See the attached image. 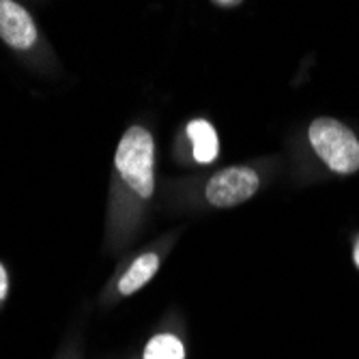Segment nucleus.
I'll list each match as a JSON object with an SVG mask.
<instances>
[{
	"mask_svg": "<svg viewBox=\"0 0 359 359\" xmlns=\"http://www.w3.org/2000/svg\"><path fill=\"white\" fill-rule=\"evenodd\" d=\"M114 164L125 183L132 187L142 198L153 196L155 179H153V164H155V142L153 136L144 127H129L125 136L118 142Z\"/></svg>",
	"mask_w": 359,
	"mask_h": 359,
	"instance_id": "1",
	"label": "nucleus"
},
{
	"mask_svg": "<svg viewBox=\"0 0 359 359\" xmlns=\"http://www.w3.org/2000/svg\"><path fill=\"white\" fill-rule=\"evenodd\" d=\"M310 142L334 172L351 175L359 170V140L340 121L316 118L310 125Z\"/></svg>",
	"mask_w": 359,
	"mask_h": 359,
	"instance_id": "2",
	"label": "nucleus"
},
{
	"mask_svg": "<svg viewBox=\"0 0 359 359\" xmlns=\"http://www.w3.org/2000/svg\"><path fill=\"white\" fill-rule=\"evenodd\" d=\"M258 189V175L245 166H233L217 172L207 183V201L213 207H235L250 201Z\"/></svg>",
	"mask_w": 359,
	"mask_h": 359,
	"instance_id": "3",
	"label": "nucleus"
},
{
	"mask_svg": "<svg viewBox=\"0 0 359 359\" xmlns=\"http://www.w3.org/2000/svg\"><path fill=\"white\" fill-rule=\"evenodd\" d=\"M0 39L15 50H28L37 41L35 22L13 0H0Z\"/></svg>",
	"mask_w": 359,
	"mask_h": 359,
	"instance_id": "4",
	"label": "nucleus"
},
{
	"mask_svg": "<svg viewBox=\"0 0 359 359\" xmlns=\"http://www.w3.org/2000/svg\"><path fill=\"white\" fill-rule=\"evenodd\" d=\"M187 136L194 142V159L198 164H211L219 151L213 125L207 121H191L187 125Z\"/></svg>",
	"mask_w": 359,
	"mask_h": 359,
	"instance_id": "5",
	"label": "nucleus"
},
{
	"mask_svg": "<svg viewBox=\"0 0 359 359\" xmlns=\"http://www.w3.org/2000/svg\"><path fill=\"white\" fill-rule=\"evenodd\" d=\"M159 269V258L157 254L149 252L138 256L132 267L127 269V273L118 280V292L121 295H132V292L140 290Z\"/></svg>",
	"mask_w": 359,
	"mask_h": 359,
	"instance_id": "6",
	"label": "nucleus"
},
{
	"mask_svg": "<svg viewBox=\"0 0 359 359\" xmlns=\"http://www.w3.org/2000/svg\"><path fill=\"white\" fill-rule=\"evenodd\" d=\"M144 359H185V348L177 336L161 334L149 340L144 348Z\"/></svg>",
	"mask_w": 359,
	"mask_h": 359,
	"instance_id": "7",
	"label": "nucleus"
},
{
	"mask_svg": "<svg viewBox=\"0 0 359 359\" xmlns=\"http://www.w3.org/2000/svg\"><path fill=\"white\" fill-rule=\"evenodd\" d=\"M7 292H9V278H7V271H5L3 263H0V302L7 297Z\"/></svg>",
	"mask_w": 359,
	"mask_h": 359,
	"instance_id": "8",
	"label": "nucleus"
},
{
	"mask_svg": "<svg viewBox=\"0 0 359 359\" xmlns=\"http://www.w3.org/2000/svg\"><path fill=\"white\" fill-rule=\"evenodd\" d=\"M217 7H237L239 3H237V0H233V3H215Z\"/></svg>",
	"mask_w": 359,
	"mask_h": 359,
	"instance_id": "9",
	"label": "nucleus"
},
{
	"mask_svg": "<svg viewBox=\"0 0 359 359\" xmlns=\"http://www.w3.org/2000/svg\"><path fill=\"white\" fill-rule=\"evenodd\" d=\"M355 265L359 267V241H357V245H355Z\"/></svg>",
	"mask_w": 359,
	"mask_h": 359,
	"instance_id": "10",
	"label": "nucleus"
}]
</instances>
